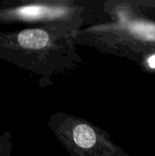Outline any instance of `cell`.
Listing matches in <instances>:
<instances>
[{"mask_svg":"<svg viewBox=\"0 0 155 156\" xmlns=\"http://www.w3.org/2000/svg\"><path fill=\"white\" fill-rule=\"evenodd\" d=\"M75 144L83 149L91 148L96 143V134L93 129L87 124H79L73 131Z\"/></svg>","mask_w":155,"mask_h":156,"instance_id":"6da1fadb","label":"cell"},{"mask_svg":"<svg viewBox=\"0 0 155 156\" xmlns=\"http://www.w3.org/2000/svg\"><path fill=\"white\" fill-rule=\"evenodd\" d=\"M131 30L146 39H155V25L148 23H133L131 25Z\"/></svg>","mask_w":155,"mask_h":156,"instance_id":"7a4b0ae2","label":"cell"},{"mask_svg":"<svg viewBox=\"0 0 155 156\" xmlns=\"http://www.w3.org/2000/svg\"><path fill=\"white\" fill-rule=\"evenodd\" d=\"M12 147V133L5 131L0 135V156H11Z\"/></svg>","mask_w":155,"mask_h":156,"instance_id":"3957f363","label":"cell"},{"mask_svg":"<svg viewBox=\"0 0 155 156\" xmlns=\"http://www.w3.org/2000/svg\"><path fill=\"white\" fill-rule=\"evenodd\" d=\"M148 63H149V66L153 69H155V55L152 56L149 60H148Z\"/></svg>","mask_w":155,"mask_h":156,"instance_id":"277c9868","label":"cell"}]
</instances>
